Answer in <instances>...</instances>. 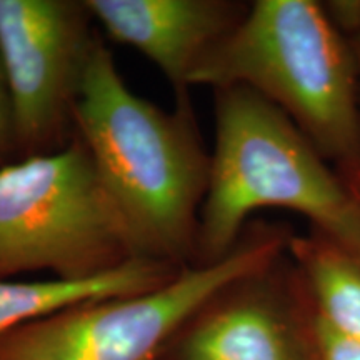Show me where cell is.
Instances as JSON below:
<instances>
[{"mask_svg": "<svg viewBox=\"0 0 360 360\" xmlns=\"http://www.w3.org/2000/svg\"><path fill=\"white\" fill-rule=\"evenodd\" d=\"M287 254L302 276L315 314L360 340V264L322 233H294Z\"/></svg>", "mask_w": 360, "mask_h": 360, "instance_id": "cell-10", "label": "cell"}, {"mask_svg": "<svg viewBox=\"0 0 360 360\" xmlns=\"http://www.w3.org/2000/svg\"><path fill=\"white\" fill-rule=\"evenodd\" d=\"M310 330H312L315 360H360V340L340 334L327 322H323L315 314L312 302H310Z\"/></svg>", "mask_w": 360, "mask_h": 360, "instance_id": "cell-11", "label": "cell"}, {"mask_svg": "<svg viewBox=\"0 0 360 360\" xmlns=\"http://www.w3.org/2000/svg\"><path fill=\"white\" fill-rule=\"evenodd\" d=\"M142 257L79 135L0 169V278L51 272L84 281Z\"/></svg>", "mask_w": 360, "mask_h": 360, "instance_id": "cell-4", "label": "cell"}, {"mask_svg": "<svg viewBox=\"0 0 360 360\" xmlns=\"http://www.w3.org/2000/svg\"><path fill=\"white\" fill-rule=\"evenodd\" d=\"M19 155V137H17L15 110L8 80L0 58V169L12 164L13 157Z\"/></svg>", "mask_w": 360, "mask_h": 360, "instance_id": "cell-12", "label": "cell"}, {"mask_svg": "<svg viewBox=\"0 0 360 360\" xmlns=\"http://www.w3.org/2000/svg\"><path fill=\"white\" fill-rule=\"evenodd\" d=\"M337 170H339L342 179H344L345 182L349 184V187L352 188V191L355 192V195H357L360 199V162H359V164L347 165V167H340Z\"/></svg>", "mask_w": 360, "mask_h": 360, "instance_id": "cell-13", "label": "cell"}, {"mask_svg": "<svg viewBox=\"0 0 360 360\" xmlns=\"http://www.w3.org/2000/svg\"><path fill=\"white\" fill-rule=\"evenodd\" d=\"M85 0H0V58L15 110L20 159L75 137V107L101 35Z\"/></svg>", "mask_w": 360, "mask_h": 360, "instance_id": "cell-6", "label": "cell"}, {"mask_svg": "<svg viewBox=\"0 0 360 360\" xmlns=\"http://www.w3.org/2000/svg\"><path fill=\"white\" fill-rule=\"evenodd\" d=\"M74 122L142 257L193 265L210 154L191 98L175 101L169 112L134 94L101 39Z\"/></svg>", "mask_w": 360, "mask_h": 360, "instance_id": "cell-1", "label": "cell"}, {"mask_svg": "<svg viewBox=\"0 0 360 360\" xmlns=\"http://www.w3.org/2000/svg\"><path fill=\"white\" fill-rule=\"evenodd\" d=\"M215 146L200 209L197 260L212 264L233 249L260 209L304 215L360 264V199L334 165L274 103L232 85L214 90Z\"/></svg>", "mask_w": 360, "mask_h": 360, "instance_id": "cell-2", "label": "cell"}, {"mask_svg": "<svg viewBox=\"0 0 360 360\" xmlns=\"http://www.w3.org/2000/svg\"><path fill=\"white\" fill-rule=\"evenodd\" d=\"M192 85H240L282 110L334 167L360 162V94L349 40L317 0H255L193 70Z\"/></svg>", "mask_w": 360, "mask_h": 360, "instance_id": "cell-3", "label": "cell"}, {"mask_svg": "<svg viewBox=\"0 0 360 360\" xmlns=\"http://www.w3.org/2000/svg\"><path fill=\"white\" fill-rule=\"evenodd\" d=\"M182 269L186 267L139 257L105 276L84 281L0 278V335L89 300L154 290L177 277Z\"/></svg>", "mask_w": 360, "mask_h": 360, "instance_id": "cell-9", "label": "cell"}, {"mask_svg": "<svg viewBox=\"0 0 360 360\" xmlns=\"http://www.w3.org/2000/svg\"><path fill=\"white\" fill-rule=\"evenodd\" d=\"M290 225L250 222L219 262L188 265L165 285L74 305L0 335V360H160L222 287L287 254Z\"/></svg>", "mask_w": 360, "mask_h": 360, "instance_id": "cell-5", "label": "cell"}, {"mask_svg": "<svg viewBox=\"0 0 360 360\" xmlns=\"http://www.w3.org/2000/svg\"><path fill=\"white\" fill-rule=\"evenodd\" d=\"M160 360H315L309 292L289 254L215 292Z\"/></svg>", "mask_w": 360, "mask_h": 360, "instance_id": "cell-7", "label": "cell"}, {"mask_svg": "<svg viewBox=\"0 0 360 360\" xmlns=\"http://www.w3.org/2000/svg\"><path fill=\"white\" fill-rule=\"evenodd\" d=\"M112 40L159 67L177 101H186L200 60L245 17L237 0H85Z\"/></svg>", "mask_w": 360, "mask_h": 360, "instance_id": "cell-8", "label": "cell"}, {"mask_svg": "<svg viewBox=\"0 0 360 360\" xmlns=\"http://www.w3.org/2000/svg\"><path fill=\"white\" fill-rule=\"evenodd\" d=\"M345 39L349 40L350 51H352L354 64H355V72H357V82H359V94H360V25L354 32L345 35Z\"/></svg>", "mask_w": 360, "mask_h": 360, "instance_id": "cell-14", "label": "cell"}]
</instances>
